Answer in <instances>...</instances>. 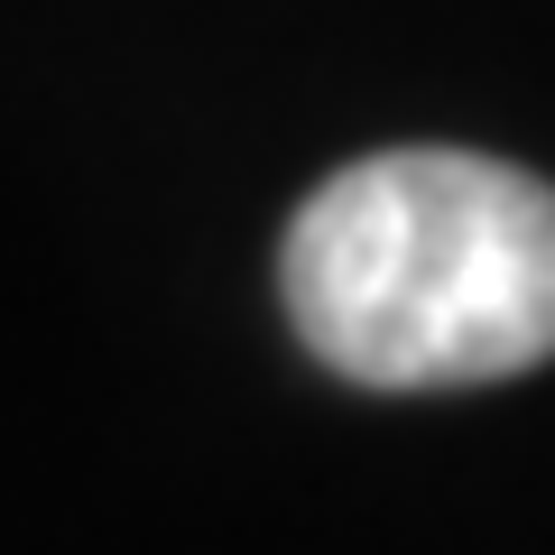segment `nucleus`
<instances>
[{
    "label": "nucleus",
    "mask_w": 555,
    "mask_h": 555,
    "mask_svg": "<svg viewBox=\"0 0 555 555\" xmlns=\"http://www.w3.org/2000/svg\"><path fill=\"white\" fill-rule=\"evenodd\" d=\"M287 324L361 389H481L555 361V185L473 149L324 177L278 250Z\"/></svg>",
    "instance_id": "f257e3e1"
}]
</instances>
